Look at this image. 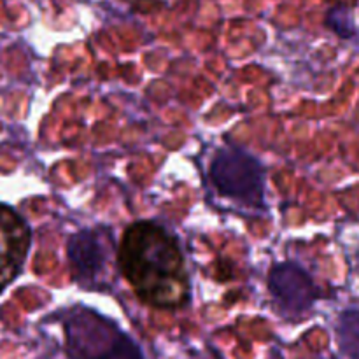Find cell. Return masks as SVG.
Returning a JSON list of instances; mask_svg holds the SVG:
<instances>
[{"label": "cell", "instance_id": "cell-1", "mask_svg": "<svg viewBox=\"0 0 359 359\" xmlns=\"http://www.w3.org/2000/svg\"><path fill=\"white\" fill-rule=\"evenodd\" d=\"M121 272L144 304L177 309L188 302L189 279L181 248L156 223H135L125 231L118 252Z\"/></svg>", "mask_w": 359, "mask_h": 359}, {"label": "cell", "instance_id": "cell-7", "mask_svg": "<svg viewBox=\"0 0 359 359\" xmlns=\"http://www.w3.org/2000/svg\"><path fill=\"white\" fill-rule=\"evenodd\" d=\"M328 23L333 30L339 32L344 37H349L353 34V21H351L349 11L344 9V7H337L332 9L328 14Z\"/></svg>", "mask_w": 359, "mask_h": 359}, {"label": "cell", "instance_id": "cell-3", "mask_svg": "<svg viewBox=\"0 0 359 359\" xmlns=\"http://www.w3.org/2000/svg\"><path fill=\"white\" fill-rule=\"evenodd\" d=\"M263 168L251 154L237 149L217 153L210 167V179L224 196H231L249 205H262L265 182Z\"/></svg>", "mask_w": 359, "mask_h": 359}, {"label": "cell", "instance_id": "cell-6", "mask_svg": "<svg viewBox=\"0 0 359 359\" xmlns=\"http://www.w3.org/2000/svg\"><path fill=\"white\" fill-rule=\"evenodd\" d=\"M270 291L277 307L286 314H300L311 307L316 287L307 273L294 265H279L270 273Z\"/></svg>", "mask_w": 359, "mask_h": 359}, {"label": "cell", "instance_id": "cell-4", "mask_svg": "<svg viewBox=\"0 0 359 359\" xmlns=\"http://www.w3.org/2000/svg\"><path fill=\"white\" fill-rule=\"evenodd\" d=\"M74 277L86 287H98L111 266V241L97 230H83L70 237L67 244Z\"/></svg>", "mask_w": 359, "mask_h": 359}, {"label": "cell", "instance_id": "cell-5", "mask_svg": "<svg viewBox=\"0 0 359 359\" xmlns=\"http://www.w3.org/2000/svg\"><path fill=\"white\" fill-rule=\"evenodd\" d=\"M32 231L27 221L6 203H0V293L16 279L27 262Z\"/></svg>", "mask_w": 359, "mask_h": 359}, {"label": "cell", "instance_id": "cell-2", "mask_svg": "<svg viewBox=\"0 0 359 359\" xmlns=\"http://www.w3.org/2000/svg\"><path fill=\"white\" fill-rule=\"evenodd\" d=\"M65 332L69 346L97 347V351L72 353L76 359H140L132 340L114 323L86 307L69 312Z\"/></svg>", "mask_w": 359, "mask_h": 359}]
</instances>
